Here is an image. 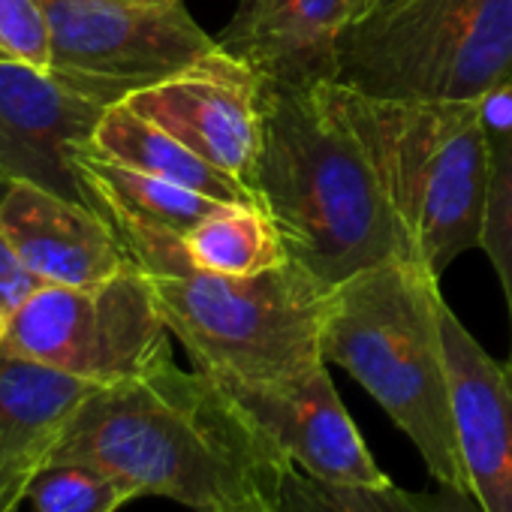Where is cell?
Returning a JSON list of instances; mask_svg holds the SVG:
<instances>
[{
    "label": "cell",
    "instance_id": "obj_4",
    "mask_svg": "<svg viewBox=\"0 0 512 512\" xmlns=\"http://www.w3.org/2000/svg\"><path fill=\"white\" fill-rule=\"evenodd\" d=\"M323 97L365 151L407 256L443 278L482 232L491 154L473 100L377 97L341 82Z\"/></svg>",
    "mask_w": 512,
    "mask_h": 512
},
{
    "label": "cell",
    "instance_id": "obj_16",
    "mask_svg": "<svg viewBox=\"0 0 512 512\" xmlns=\"http://www.w3.org/2000/svg\"><path fill=\"white\" fill-rule=\"evenodd\" d=\"M97 157H106L112 163L166 178L172 184H181L187 190H196L217 202H247L260 205L247 184L226 175L223 169L202 160L196 151H190L184 142H178L172 133L157 127L154 121L133 112L124 100L109 106L100 118L94 139L88 145Z\"/></svg>",
    "mask_w": 512,
    "mask_h": 512
},
{
    "label": "cell",
    "instance_id": "obj_25",
    "mask_svg": "<svg viewBox=\"0 0 512 512\" xmlns=\"http://www.w3.org/2000/svg\"><path fill=\"white\" fill-rule=\"evenodd\" d=\"M392 0H353V22H359V19H368V16H374V13H380L383 7H389ZM350 22V25H353Z\"/></svg>",
    "mask_w": 512,
    "mask_h": 512
},
{
    "label": "cell",
    "instance_id": "obj_15",
    "mask_svg": "<svg viewBox=\"0 0 512 512\" xmlns=\"http://www.w3.org/2000/svg\"><path fill=\"white\" fill-rule=\"evenodd\" d=\"M94 383L0 347V512H22Z\"/></svg>",
    "mask_w": 512,
    "mask_h": 512
},
{
    "label": "cell",
    "instance_id": "obj_17",
    "mask_svg": "<svg viewBox=\"0 0 512 512\" xmlns=\"http://www.w3.org/2000/svg\"><path fill=\"white\" fill-rule=\"evenodd\" d=\"M76 166L91 205L109 220H133L142 226L187 235L220 205L217 199H208L166 178L97 157L88 148L76 154Z\"/></svg>",
    "mask_w": 512,
    "mask_h": 512
},
{
    "label": "cell",
    "instance_id": "obj_12",
    "mask_svg": "<svg viewBox=\"0 0 512 512\" xmlns=\"http://www.w3.org/2000/svg\"><path fill=\"white\" fill-rule=\"evenodd\" d=\"M0 238L43 284L91 287L133 266L103 211L31 181L0 190Z\"/></svg>",
    "mask_w": 512,
    "mask_h": 512
},
{
    "label": "cell",
    "instance_id": "obj_24",
    "mask_svg": "<svg viewBox=\"0 0 512 512\" xmlns=\"http://www.w3.org/2000/svg\"><path fill=\"white\" fill-rule=\"evenodd\" d=\"M40 287L43 281L34 272H28L19 256L10 250V244L0 238V344H4L16 314Z\"/></svg>",
    "mask_w": 512,
    "mask_h": 512
},
{
    "label": "cell",
    "instance_id": "obj_13",
    "mask_svg": "<svg viewBox=\"0 0 512 512\" xmlns=\"http://www.w3.org/2000/svg\"><path fill=\"white\" fill-rule=\"evenodd\" d=\"M353 0H238L217 46L263 82L317 88L338 76V43Z\"/></svg>",
    "mask_w": 512,
    "mask_h": 512
},
{
    "label": "cell",
    "instance_id": "obj_11",
    "mask_svg": "<svg viewBox=\"0 0 512 512\" xmlns=\"http://www.w3.org/2000/svg\"><path fill=\"white\" fill-rule=\"evenodd\" d=\"M305 476L326 485H389L341 404L326 365L275 383H220Z\"/></svg>",
    "mask_w": 512,
    "mask_h": 512
},
{
    "label": "cell",
    "instance_id": "obj_1",
    "mask_svg": "<svg viewBox=\"0 0 512 512\" xmlns=\"http://www.w3.org/2000/svg\"><path fill=\"white\" fill-rule=\"evenodd\" d=\"M52 464H79L193 512H284L296 464L208 374L172 359L97 386Z\"/></svg>",
    "mask_w": 512,
    "mask_h": 512
},
{
    "label": "cell",
    "instance_id": "obj_20",
    "mask_svg": "<svg viewBox=\"0 0 512 512\" xmlns=\"http://www.w3.org/2000/svg\"><path fill=\"white\" fill-rule=\"evenodd\" d=\"M136 497L130 485L91 467L52 464L37 476L28 506L31 512H118Z\"/></svg>",
    "mask_w": 512,
    "mask_h": 512
},
{
    "label": "cell",
    "instance_id": "obj_5",
    "mask_svg": "<svg viewBox=\"0 0 512 512\" xmlns=\"http://www.w3.org/2000/svg\"><path fill=\"white\" fill-rule=\"evenodd\" d=\"M145 281L193 368L217 383H275L326 365L320 338L332 287L293 260L250 278L190 269Z\"/></svg>",
    "mask_w": 512,
    "mask_h": 512
},
{
    "label": "cell",
    "instance_id": "obj_7",
    "mask_svg": "<svg viewBox=\"0 0 512 512\" xmlns=\"http://www.w3.org/2000/svg\"><path fill=\"white\" fill-rule=\"evenodd\" d=\"M169 338L151 287L133 263L91 287L43 284L16 314L0 347L109 386L169 362Z\"/></svg>",
    "mask_w": 512,
    "mask_h": 512
},
{
    "label": "cell",
    "instance_id": "obj_21",
    "mask_svg": "<svg viewBox=\"0 0 512 512\" xmlns=\"http://www.w3.org/2000/svg\"><path fill=\"white\" fill-rule=\"evenodd\" d=\"M479 247L491 260L494 275L503 290V299H506V311H509V359H506V365L512 368V151L491 160Z\"/></svg>",
    "mask_w": 512,
    "mask_h": 512
},
{
    "label": "cell",
    "instance_id": "obj_8",
    "mask_svg": "<svg viewBox=\"0 0 512 512\" xmlns=\"http://www.w3.org/2000/svg\"><path fill=\"white\" fill-rule=\"evenodd\" d=\"M49 19V67L115 106L172 79L217 49L181 0H40Z\"/></svg>",
    "mask_w": 512,
    "mask_h": 512
},
{
    "label": "cell",
    "instance_id": "obj_14",
    "mask_svg": "<svg viewBox=\"0 0 512 512\" xmlns=\"http://www.w3.org/2000/svg\"><path fill=\"white\" fill-rule=\"evenodd\" d=\"M443 347L470 491L485 512H512V368L491 359L449 305Z\"/></svg>",
    "mask_w": 512,
    "mask_h": 512
},
{
    "label": "cell",
    "instance_id": "obj_3",
    "mask_svg": "<svg viewBox=\"0 0 512 512\" xmlns=\"http://www.w3.org/2000/svg\"><path fill=\"white\" fill-rule=\"evenodd\" d=\"M440 278L410 256L341 281L323 320V362L344 368L410 437L437 485L470 491L443 347ZM473 494V491H470Z\"/></svg>",
    "mask_w": 512,
    "mask_h": 512
},
{
    "label": "cell",
    "instance_id": "obj_2",
    "mask_svg": "<svg viewBox=\"0 0 512 512\" xmlns=\"http://www.w3.org/2000/svg\"><path fill=\"white\" fill-rule=\"evenodd\" d=\"M253 193L278 223L290 260L335 287L407 256L374 169L317 88L263 82V145Z\"/></svg>",
    "mask_w": 512,
    "mask_h": 512
},
{
    "label": "cell",
    "instance_id": "obj_9",
    "mask_svg": "<svg viewBox=\"0 0 512 512\" xmlns=\"http://www.w3.org/2000/svg\"><path fill=\"white\" fill-rule=\"evenodd\" d=\"M106 109L52 67L0 58V190L31 181L91 205L76 154L91 145Z\"/></svg>",
    "mask_w": 512,
    "mask_h": 512
},
{
    "label": "cell",
    "instance_id": "obj_18",
    "mask_svg": "<svg viewBox=\"0 0 512 512\" xmlns=\"http://www.w3.org/2000/svg\"><path fill=\"white\" fill-rule=\"evenodd\" d=\"M193 269L229 278L263 275L290 260L284 235L263 205L220 202L184 235Z\"/></svg>",
    "mask_w": 512,
    "mask_h": 512
},
{
    "label": "cell",
    "instance_id": "obj_19",
    "mask_svg": "<svg viewBox=\"0 0 512 512\" xmlns=\"http://www.w3.org/2000/svg\"><path fill=\"white\" fill-rule=\"evenodd\" d=\"M284 512H485L470 491L437 485V491H404L395 482L380 488L326 485L293 470Z\"/></svg>",
    "mask_w": 512,
    "mask_h": 512
},
{
    "label": "cell",
    "instance_id": "obj_23",
    "mask_svg": "<svg viewBox=\"0 0 512 512\" xmlns=\"http://www.w3.org/2000/svg\"><path fill=\"white\" fill-rule=\"evenodd\" d=\"M473 109L491 160L512 151V70L488 85L482 94H476Z\"/></svg>",
    "mask_w": 512,
    "mask_h": 512
},
{
    "label": "cell",
    "instance_id": "obj_10",
    "mask_svg": "<svg viewBox=\"0 0 512 512\" xmlns=\"http://www.w3.org/2000/svg\"><path fill=\"white\" fill-rule=\"evenodd\" d=\"M124 103L253 190L263 145V79L247 64L217 46L184 73L133 91Z\"/></svg>",
    "mask_w": 512,
    "mask_h": 512
},
{
    "label": "cell",
    "instance_id": "obj_6",
    "mask_svg": "<svg viewBox=\"0 0 512 512\" xmlns=\"http://www.w3.org/2000/svg\"><path fill=\"white\" fill-rule=\"evenodd\" d=\"M512 70V0H392L347 25L335 82L377 97L473 100Z\"/></svg>",
    "mask_w": 512,
    "mask_h": 512
},
{
    "label": "cell",
    "instance_id": "obj_22",
    "mask_svg": "<svg viewBox=\"0 0 512 512\" xmlns=\"http://www.w3.org/2000/svg\"><path fill=\"white\" fill-rule=\"evenodd\" d=\"M0 58L49 67L52 40L40 0H0Z\"/></svg>",
    "mask_w": 512,
    "mask_h": 512
}]
</instances>
